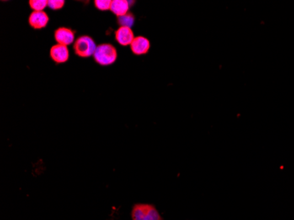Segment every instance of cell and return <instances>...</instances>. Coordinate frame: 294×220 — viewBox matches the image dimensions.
I'll use <instances>...</instances> for the list:
<instances>
[{
  "mask_svg": "<svg viewBox=\"0 0 294 220\" xmlns=\"http://www.w3.org/2000/svg\"><path fill=\"white\" fill-rule=\"evenodd\" d=\"M93 58L97 64L103 66L113 65L117 59V51L112 44H100L96 48Z\"/></svg>",
  "mask_w": 294,
  "mask_h": 220,
  "instance_id": "cell-1",
  "label": "cell"
},
{
  "mask_svg": "<svg viewBox=\"0 0 294 220\" xmlns=\"http://www.w3.org/2000/svg\"><path fill=\"white\" fill-rule=\"evenodd\" d=\"M132 220H162L161 214L154 205L149 204H136L131 211Z\"/></svg>",
  "mask_w": 294,
  "mask_h": 220,
  "instance_id": "cell-2",
  "label": "cell"
},
{
  "mask_svg": "<svg viewBox=\"0 0 294 220\" xmlns=\"http://www.w3.org/2000/svg\"><path fill=\"white\" fill-rule=\"evenodd\" d=\"M95 42L93 38L88 35L80 36L77 40L75 41L73 45V50L75 54L81 57H89L95 52Z\"/></svg>",
  "mask_w": 294,
  "mask_h": 220,
  "instance_id": "cell-3",
  "label": "cell"
},
{
  "mask_svg": "<svg viewBox=\"0 0 294 220\" xmlns=\"http://www.w3.org/2000/svg\"><path fill=\"white\" fill-rule=\"evenodd\" d=\"M54 37L57 44L68 46L75 43V32L71 28L61 27L55 30Z\"/></svg>",
  "mask_w": 294,
  "mask_h": 220,
  "instance_id": "cell-4",
  "label": "cell"
},
{
  "mask_svg": "<svg viewBox=\"0 0 294 220\" xmlns=\"http://www.w3.org/2000/svg\"><path fill=\"white\" fill-rule=\"evenodd\" d=\"M50 57L56 64H63L67 62L70 57V51L68 47L62 44H56L51 47L50 51Z\"/></svg>",
  "mask_w": 294,
  "mask_h": 220,
  "instance_id": "cell-5",
  "label": "cell"
},
{
  "mask_svg": "<svg viewBox=\"0 0 294 220\" xmlns=\"http://www.w3.org/2000/svg\"><path fill=\"white\" fill-rule=\"evenodd\" d=\"M150 48H151L150 41L145 36H141V35L135 37L132 44H130V50L136 56L146 55L148 53Z\"/></svg>",
  "mask_w": 294,
  "mask_h": 220,
  "instance_id": "cell-6",
  "label": "cell"
},
{
  "mask_svg": "<svg viewBox=\"0 0 294 220\" xmlns=\"http://www.w3.org/2000/svg\"><path fill=\"white\" fill-rule=\"evenodd\" d=\"M50 22V18L44 11L34 12L33 11L28 18V23L34 29H42L46 28Z\"/></svg>",
  "mask_w": 294,
  "mask_h": 220,
  "instance_id": "cell-7",
  "label": "cell"
},
{
  "mask_svg": "<svg viewBox=\"0 0 294 220\" xmlns=\"http://www.w3.org/2000/svg\"><path fill=\"white\" fill-rule=\"evenodd\" d=\"M115 40L121 46H128L132 44L135 36L131 28L127 27H120L115 31Z\"/></svg>",
  "mask_w": 294,
  "mask_h": 220,
  "instance_id": "cell-8",
  "label": "cell"
},
{
  "mask_svg": "<svg viewBox=\"0 0 294 220\" xmlns=\"http://www.w3.org/2000/svg\"><path fill=\"white\" fill-rule=\"evenodd\" d=\"M130 4L126 0H113L110 11L117 17H122L129 13Z\"/></svg>",
  "mask_w": 294,
  "mask_h": 220,
  "instance_id": "cell-9",
  "label": "cell"
},
{
  "mask_svg": "<svg viewBox=\"0 0 294 220\" xmlns=\"http://www.w3.org/2000/svg\"><path fill=\"white\" fill-rule=\"evenodd\" d=\"M117 22L121 27L131 28L135 22V17H134L133 13H128L127 14L122 16V17H118Z\"/></svg>",
  "mask_w": 294,
  "mask_h": 220,
  "instance_id": "cell-10",
  "label": "cell"
},
{
  "mask_svg": "<svg viewBox=\"0 0 294 220\" xmlns=\"http://www.w3.org/2000/svg\"><path fill=\"white\" fill-rule=\"evenodd\" d=\"M29 6L34 12H43L48 6V1L46 0H30Z\"/></svg>",
  "mask_w": 294,
  "mask_h": 220,
  "instance_id": "cell-11",
  "label": "cell"
},
{
  "mask_svg": "<svg viewBox=\"0 0 294 220\" xmlns=\"http://www.w3.org/2000/svg\"><path fill=\"white\" fill-rule=\"evenodd\" d=\"M111 0H95L94 6L100 11H108L111 8Z\"/></svg>",
  "mask_w": 294,
  "mask_h": 220,
  "instance_id": "cell-12",
  "label": "cell"
},
{
  "mask_svg": "<svg viewBox=\"0 0 294 220\" xmlns=\"http://www.w3.org/2000/svg\"><path fill=\"white\" fill-rule=\"evenodd\" d=\"M65 0H49L48 1V7H50L51 10L62 9L64 6H65Z\"/></svg>",
  "mask_w": 294,
  "mask_h": 220,
  "instance_id": "cell-13",
  "label": "cell"
}]
</instances>
